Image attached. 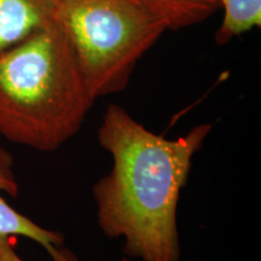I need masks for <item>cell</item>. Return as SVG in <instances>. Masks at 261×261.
<instances>
[{
  "label": "cell",
  "instance_id": "2",
  "mask_svg": "<svg viewBox=\"0 0 261 261\" xmlns=\"http://www.w3.org/2000/svg\"><path fill=\"white\" fill-rule=\"evenodd\" d=\"M96 98L56 21L0 54V135L55 151L83 127Z\"/></svg>",
  "mask_w": 261,
  "mask_h": 261
},
{
  "label": "cell",
  "instance_id": "7",
  "mask_svg": "<svg viewBox=\"0 0 261 261\" xmlns=\"http://www.w3.org/2000/svg\"><path fill=\"white\" fill-rule=\"evenodd\" d=\"M224 17L215 34L218 45H225L233 38L261 24V0H221Z\"/></svg>",
  "mask_w": 261,
  "mask_h": 261
},
{
  "label": "cell",
  "instance_id": "3",
  "mask_svg": "<svg viewBox=\"0 0 261 261\" xmlns=\"http://www.w3.org/2000/svg\"><path fill=\"white\" fill-rule=\"evenodd\" d=\"M54 8L96 99L125 90L167 31L137 0H54Z\"/></svg>",
  "mask_w": 261,
  "mask_h": 261
},
{
  "label": "cell",
  "instance_id": "1",
  "mask_svg": "<svg viewBox=\"0 0 261 261\" xmlns=\"http://www.w3.org/2000/svg\"><path fill=\"white\" fill-rule=\"evenodd\" d=\"M208 123L166 139L109 104L98 142L113 168L92 189L97 220L108 238H123V253L138 261H180L177 208L192 158L210 135Z\"/></svg>",
  "mask_w": 261,
  "mask_h": 261
},
{
  "label": "cell",
  "instance_id": "5",
  "mask_svg": "<svg viewBox=\"0 0 261 261\" xmlns=\"http://www.w3.org/2000/svg\"><path fill=\"white\" fill-rule=\"evenodd\" d=\"M52 21L54 0H0V54Z\"/></svg>",
  "mask_w": 261,
  "mask_h": 261
},
{
  "label": "cell",
  "instance_id": "6",
  "mask_svg": "<svg viewBox=\"0 0 261 261\" xmlns=\"http://www.w3.org/2000/svg\"><path fill=\"white\" fill-rule=\"evenodd\" d=\"M167 29L177 31L203 22L221 8V0H137Z\"/></svg>",
  "mask_w": 261,
  "mask_h": 261
},
{
  "label": "cell",
  "instance_id": "4",
  "mask_svg": "<svg viewBox=\"0 0 261 261\" xmlns=\"http://www.w3.org/2000/svg\"><path fill=\"white\" fill-rule=\"evenodd\" d=\"M18 192L14 159L9 151L0 148V234L27 237L44 247L47 252L54 247L63 246L64 236L61 232L39 226L25 215L15 211L3 197V194L17 197Z\"/></svg>",
  "mask_w": 261,
  "mask_h": 261
},
{
  "label": "cell",
  "instance_id": "8",
  "mask_svg": "<svg viewBox=\"0 0 261 261\" xmlns=\"http://www.w3.org/2000/svg\"><path fill=\"white\" fill-rule=\"evenodd\" d=\"M47 253L50 254L52 261H80L76 254L64 246L51 248ZM0 261H24L16 252L12 237L0 234Z\"/></svg>",
  "mask_w": 261,
  "mask_h": 261
}]
</instances>
